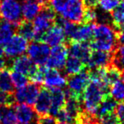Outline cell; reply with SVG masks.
<instances>
[{"instance_id":"1","label":"cell","mask_w":124,"mask_h":124,"mask_svg":"<svg viewBox=\"0 0 124 124\" xmlns=\"http://www.w3.org/2000/svg\"><path fill=\"white\" fill-rule=\"evenodd\" d=\"M110 85L99 80L90 79L82 95L83 110L95 115L97 108L105 97L109 96Z\"/></svg>"},{"instance_id":"2","label":"cell","mask_w":124,"mask_h":124,"mask_svg":"<svg viewBox=\"0 0 124 124\" xmlns=\"http://www.w3.org/2000/svg\"><path fill=\"white\" fill-rule=\"evenodd\" d=\"M92 39V49L112 53L117 45V31L110 24L97 23L93 27Z\"/></svg>"},{"instance_id":"3","label":"cell","mask_w":124,"mask_h":124,"mask_svg":"<svg viewBox=\"0 0 124 124\" xmlns=\"http://www.w3.org/2000/svg\"><path fill=\"white\" fill-rule=\"evenodd\" d=\"M55 21H56L55 13L47 4L43 8L41 12L33 20L32 26L35 31V40L40 41L44 33L55 24Z\"/></svg>"},{"instance_id":"4","label":"cell","mask_w":124,"mask_h":124,"mask_svg":"<svg viewBox=\"0 0 124 124\" xmlns=\"http://www.w3.org/2000/svg\"><path fill=\"white\" fill-rule=\"evenodd\" d=\"M0 17L17 26L23 21L21 4L17 0H4L0 3Z\"/></svg>"},{"instance_id":"5","label":"cell","mask_w":124,"mask_h":124,"mask_svg":"<svg viewBox=\"0 0 124 124\" xmlns=\"http://www.w3.org/2000/svg\"><path fill=\"white\" fill-rule=\"evenodd\" d=\"M85 10L83 0H66L60 16L66 21L79 24L83 22Z\"/></svg>"},{"instance_id":"6","label":"cell","mask_w":124,"mask_h":124,"mask_svg":"<svg viewBox=\"0 0 124 124\" xmlns=\"http://www.w3.org/2000/svg\"><path fill=\"white\" fill-rule=\"evenodd\" d=\"M89 82V71L85 68L81 72L69 77L67 82H66L67 89L66 91L71 95H73V96L82 100V95H83V91L88 86Z\"/></svg>"},{"instance_id":"7","label":"cell","mask_w":124,"mask_h":124,"mask_svg":"<svg viewBox=\"0 0 124 124\" xmlns=\"http://www.w3.org/2000/svg\"><path fill=\"white\" fill-rule=\"evenodd\" d=\"M69 56L68 46L66 44H60L50 49V54L46 62V66L49 69L62 70L64 69L66 60Z\"/></svg>"},{"instance_id":"8","label":"cell","mask_w":124,"mask_h":124,"mask_svg":"<svg viewBox=\"0 0 124 124\" xmlns=\"http://www.w3.org/2000/svg\"><path fill=\"white\" fill-rule=\"evenodd\" d=\"M27 56L38 66H44L50 54V47L43 42L35 41L28 45Z\"/></svg>"},{"instance_id":"9","label":"cell","mask_w":124,"mask_h":124,"mask_svg":"<svg viewBox=\"0 0 124 124\" xmlns=\"http://www.w3.org/2000/svg\"><path fill=\"white\" fill-rule=\"evenodd\" d=\"M28 41L21 35H14L3 48L4 57L8 59H15L23 55L28 47Z\"/></svg>"},{"instance_id":"10","label":"cell","mask_w":124,"mask_h":124,"mask_svg":"<svg viewBox=\"0 0 124 124\" xmlns=\"http://www.w3.org/2000/svg\"><path fill=\"white\" fill-rule=\"evenodd\" d=\"M40 92L39 84L35 83H27L25 86L17 88L15 92V100L19 104H26L28 105H33Z\"/></svg>"},{"instance_id":"11","label":"cell","mask_w":124,"mask_h":124,"mask_svg":"<svg viewBox=\"0 0 124 124\" xmlns=\"http://www.w3.org/2000/svg\"><path fill=\"white\" fill-rule=\"evenodd\" d=\"M10 67L13 71L22 73L30 78L34 74L38 69L37 65L29 57L26 55H21L15 58L11 63Z\"/></svg>"},{"instance_id":"12","label":"cell","mask_w":124,"mask_h":124,"mask_svg":"<svg viewBox=\"0 0 124 124\" xmlns=\"http://www.w3.org/2000/svg\"><path fill=\"white\" fill-rule=\"evenodd\" d=\"M46 4L47 0H23L21 11L24 21H33Z\"/></svg>"},{"instance_id":"13","label":"cell","mask_w":124,"mask_h":124,"mask_svg":"<svg viewBox=\"0 0 124 124\" xmlns=\"http://www.w3.org/2000/svg\"><path fill=\"white\" fill-rule=\"evenodd\" d=\"M66 37L63 28L60 25L55 23L44 33L42 40L49 47H54L57 45L63 44L66 41Z\"/></svg>"},{"instance_id":"14","label":"cell","mask_w":124,"mask_h":124,"mask_svg":"<svg viewBox=\"0 0 124 124\" xmlns=\"http://www.w3.org/2000/svg\"><path fill=\"white\" fill-rule=\"evenodd\" d=\"M66 78L58 70L48 68L45 74L43 84L48 90L64 88L66 84Z\"/></svg>"},{"instance_id":"15","label":"cell","mask_w":124,"mask_h":124,"mask_svg":"<svg viewBox=\"0 0 124 124\" xmlns=\"http://www.w3.org/2000/svg\"><path fill=\"white\" fill-rule=\"evenodd\" d=\"M110 61H111V53L93 50L92 51L86 66H88L89 69L109 68L110 66Z\"/></svg>"},{"instance_id":"16","label":"cell","mask_w":124,"mask_h":124,"mask_svg":"<svg viewBox=\"0 0 124 124\" xmlns=\"http://www.w3.org/2000/svg\"><path fill=\"white\" fill-rule=\"evenodd\" d=\"M69 55L79 59L83 61L85 66L88 63L92 53V48L89 43H80V42H71L68 46Z\"/></svg>"},{"instance_id":"17","label":"cell","mask_w":124,"mask_h":124,"mask_svg":"<svg viewBox=\"0 0 124 124\" xmlns=\"http://www.w3.org/2000/svg\"><path fill=\"white\" fill-rule=\"evenodd\" d=\"M17 121L21 123H36L37 113L31 105L26 104H18L13 107Z\"/></svg>"},{"instance_id":"18","label":"cell","mask_w":124,"mask_h":124,"mask_svg":"<svg viewBox=\"0 0 124 124\" xmlns=\"http://www.w3.org/2000/svg\"><path fill=\"white\" fill-rule=\"evenodd\" d=\"M50 104H51L50 90L46 88L40 89L38 96L34 104V110L37 115L39 116L48 115L50 110Z\"/></svg>"},{"instance_id":"19","label":"cell","mask_w":124,"mask_h":124,"mask_svg":"<svg viewBox=\"0 0 124 124\" xmlns=\"http://www.w3.org/2000/svg\"><path fill=\"white\" fill-rule=\"evenodd\" d=\"M50 95H51V104L48 113L49 115L55 117L65 106L66 100V93L61 88H56L50 90Z\"/></svg>"},{"instance_id":"20","label":"cell","mask_w":124,"mask_h":124,"mask_svg":"<svg viewBox=\"0 0 124 124\" xmlns=\"http://www.w3.org/2000/svg\"><path fill=\"white\" fill-rule=\"evenodd\" d=\"M93 27H94V24H89V23L78 24L77 29L71 42L88 43L93 38Z\"/></svg>"},{"instance_id":"21","label":"cell","mask_w":124,"mask_h":124,"mask_svg":"<svg viewBox=\"0 0 124 124\" xmlns=\"http://www.w3.org/2000/svg\"><path fill=\"white\" fill-rule=\"evenodd\" d=\"M86 68V66L79 59L69 55L64 66V71L66 76H72L78 74Z\"/></svg>"},{"instance_id":"22","label":"cell","mask_w":124,"mask_h":124,"mask_svg":"<svg viewBox=\"0 0 124 124\" xmlns=\"http://www.w3.org/2000/svg\"><path fill=\"white\" fill-rule=\"evenodd\" d=\"M117 105V103L115 100L111 98V97L109 95V96L105 97L103 100V101L100 104V105L97 108L96 111H95V116H96L98 118L104 116H106L108 114L113 113L116 110V107Z\"/></svg>"},{"instance_id":"23","label":"cell","mask_w":124,"mask_h":124,"mask_svg":"<svg viewBox=\"0 0 124 124\" xmlns=\"http://www.w3.org/2000/svg\"><path fill=\"white\" fill-rule=\"evenodd\" d=\"M15 26L6 21H0V47H4L15 35Z\"/></svg>"},{"instance_id":"24","label":"cell","mask_w":124,"mask_h":124,"mask_svg":"<svg viewBox=\"0 0 124 124\" xmlns=\"http://www.w3.org/2000/svg\"><path fill=\"white\" fill-rule=\"evenodd\" d=\"M110 67L122 71L124 70V45H119L111 53V61Z\"/></svg>"},{"instance_id":"25","label":"cell","mask_w":124,"mask_h":124,"mask_svg":"<svg viewBox=\"0 0 124 124\" xmlns=\"http://www.w3.org/2000/svg\"><path fill=\"white\" fill-rule=\"evenodd\" d=\"M15 90V87L13 84L11 75L9 70L3 69L0 71V91L5 93H13Z\"/></svg>"},{"instance_id":"26","label":"cell","mask_w":124,"mask_h":124,"mask_svg":"<svg viewBox=\"0 0 124 124\" xmlns=\"http://www.w3.org/2000/svg\"><path fill=\"white\" fill-rule=\"evenodd\" d=\"M18 34L26 39L27 41L35 40V31L33 29L32 24L30 23V21H26L23 20L17 26Z\"/></svg>"},{"instance_id":"27","label":"cell","mask_w":124,"mask_h":124,"mask_svg":"<svg viewBox=\"0 0 124 124\" xmlns=\"http://www.w3.org/2000/svg\"><path fill=\"white\" fill-rule=\"evenodd\" d=\"M109 94L116 102H124V83L122 81L115 82L110 87Z\"/></svg>"},{"instance_id":"28","label":"cell","mask_w":124,"mask_h":124,"mask_svg":"<svg viewBox=\"0 0 124 124\" xmlns=\"http://www.w3.org/2000/svg\"><path fill=\"white\" fill-rule=\"evenodd\" d=\"M111 20L113 26L116 30L119 26L124 25V3L122 2L111 12Z\"/></svg>"},{"instance_id":"29","label":"cell","mask_w":124,"mask_h":124,"mask_svg":"<svg viewBox=\"0 0 124 124\" xmlns=\"http://www.w3.org/2000/svg\"><path fill=\"white\" fill-rule=\"evenodd\" d=\"M10 75L13 84H14V87L16 88H20L28 83V81H29L28 77L22 74V73L12 71V72H10Z\"/></svg>"},{"instance_id":"30","label":"cell","mask_w":124,"mask_h":124,"mask_svg":"<svg viewBox=\"0 0 124 124\" xmlns=\"http://www.w3.org/2000/svg\"><path fill=\"white\" fill-rule=\"evenodd\" d=\"M0 124H17V118L12 107H4Z\"/></svg>"},{"instance_id":"31","label":"cell","mask_w":124,"mask_h":124,"mask_svg":"<svg viewBox=\"0 0 124 124\" xmlns=\"http://www.w3.org/2000/svg\"><path fill=\"white\" fill-rule=\"evenodd\" d=\"M121 0H99V4L100 9L105 12H112L119 4Z\"/></svg>"},{"instance_id":"32","label":"cell","mask_w":124,"mask_h":124,"mask_svg":"<svg viewBox=\"0 0 124 124\" xmlns=\"http://www.w3.org/2000/svg\"><path fill=\"white\" fill-rule=\"evenodd\" d=\"M15 103H16V100H15L14 94L0 91V106L12 107L15 105Z\"/></svg>"},{"instance_id":"33","label":"cell","mask_w":124,"mask_h":124,"mask_svg":"<svg viewBox=\"0 0 124 124\" xmlns=\"http://www.w3.org/2000/svg\"><path fill=\"white\" fill-rule=\"evenodd\" d=\"M47 70H48V67L44 66H41L39 68H38L34 74L30 78L31 79V81H32V83H35L37 84L43 83V80H44L45 74L47 72Z\"/></svg>"},{"instance_id":"34","label":"cell","mask_w":124,"mask_h":124,"mask_svg":"<svg viewBox=\"0 0 124 124\" xmlns=\"http://www.w3.org/2000/svg\"><path fill=\"white\" fill-rule=\"evenodd\" d=\"M98 17V11L95 9H87L85 10L84 16H83V22L89 23V24H94L97 21Z\"/></svg>"},{"instance_id":"35","label":"cell","mask_w":124,"mask_h":124,"mask_svg":"<svg viewBox=\"0 0 124 124\" xmlns=\"http://www.w3.org/2000/svg\"><path fill=\"white\" fill-rule=\"evenodd\" d=\"M99 119H100L99 124H119L117 117L114 112L108 114L106 116H104L100 117Z\"/></svg>"},{"instance_id":"36","label":"cell","mask_w":124,"mask_h":124,"mask_svg":"<svg viewBox=\"0 0 124 124\" xmlns=\"http://www.w3.org/2000/svg\"><path fill=\"white\" fill-rule=\"evenodd\" d=\"M115 114L117 117L119 124H124V102L117 104L115 110Z\"/></svg>"},{"instance_id":"37","label":"cell","mask_w":124,"mask_h":124,"mask_svg":"<svg viewBox=\"0 0 124 124\" xmlns=\"http://www.w3.org/2000/svg\"><path fill=\"white\" fill-rule=\"evenodd\" d=\"M36 124H56V118L51 115L41 116L37 120Z\"/></svg>"},{"instance_id":"38","label":"cell","mask_w":124,"mask_h":124,"mask_svg":"<svg viewBox=\"0 0 124 124\" xmlns=\"http://www.w3.org/2000/svg\"><path fill=\"white\" fill-rule=\"evenodd\" d=\"M87 9H95L99 4V0H83Z\"/></svg>"},{"instance_id":"39","label":"cell","mask_w":124,"mask_h":124,"mask_svg":"<svg viewBox=\"0 0 124 124\" xmlns=\"http://www.w3.org/2000/svg\"><path fill=\"white\" fill-rule=\"evenodd\" d=\"M117 43L124 45V31H117Z\"/></svg>"},{"instance_id":"40","label":"cell","mask_w":124,"mask_h":124,"mask_svg":"<svg viewBox=\"0 0 124 124\" xmlns=\"http://www.w3.org/2000/svg\"><path fill=\"white\" fill-rule=\"evenodd\" d=\"M6 60L4 58V56H0V71L3 69H4L6 66Z\"/></svg>"},{"instance_id":"41","label":"cell","mask_w":124,"mask_h":124,"mask_svg":"<svg viewBox=\"0 0 124 124\" xmlns=\"http://www.w3.org/2000/svg\"><path fill=\"white\" fill-rule=\"evenodd\" d=\"M4 107L0 106V122H1V120H2L3 114H4Z\"/></svg>"},{"instance_id":"42","label":"cell","mask_w":124,"mask_h":124,"mask_svg":"<svg viewBox=\"0 0 124 124\" xmlns=\"http://www.w3.org/2000/svg\"><path fill=\"white\" fill-rule=\"evenodd\" d=\"M120 78L122 79V81L124 83V70H122V72L120 73Z\"/></svg>"},{"instance_id":"43","label":"cell","mask_w":124,"mask_h":124,"mask_svg":"<svg viewBox=\"0 0 124 124\" xmlns=\"http://www.w3.org/2000/svg\"><path fill=\"white\" fill-rule=\"evenodd\" d=\"M56 124H72V123H70V122H59Z\"/></svg>"},{"instance_id":"44","label":"cell","mask_w":124,"mask_h":124,"mask_svg":"<svg viewBox=\"0 0 124 124\" xmlns=\"http://www.w3.org/2000/svg\"><path fill=\"white\" fill-rule=\"evenodd\" d=\"M0 56H4V51H3V48L0 47Z\"/></svg>"},{"instance_id":"45","label":"cell","mask_w":124,"mask_h":124,"mask_svg":"<svg viewBox=\"0 0 124 124\" xmlns=\"http://www.w3.org/2000/svg\"><path fill=\"white\" fill-rule=\"evenodd\" d=\"M20 124H36V123H20Z\"/></svg>"},{"instance_id":"46","label":"cell","mask_w":124,"mask_h":124,"mask_svg":"<svg viewBox=\"0 0 124 124\" xmlns=\"http://www.w3.org/2000/svg\"><path fill=\"white\" fill-rule=\"evenodd\" d=\"M122 2H123V3H124V0H122Z\"/></svg>"}]
</instances>
